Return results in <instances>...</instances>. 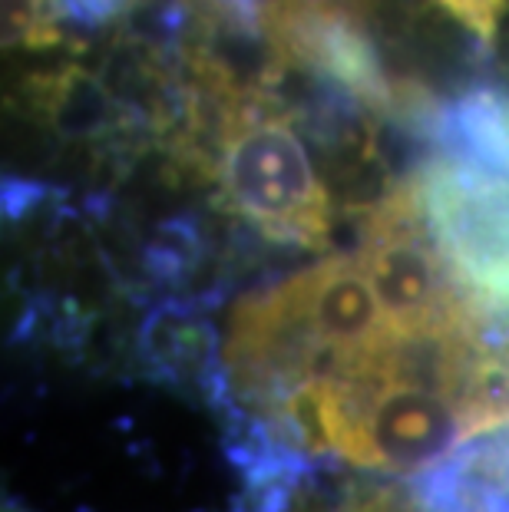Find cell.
Returning a JSON list of instances; mask_svg holds the SVG:
<instances>
[{"instance_id":"8992f818","label":"cell","mask_w":509,"mask_h":512,"mask_svg":"<svg viewBox=\"0 0 509 512\" xmlns=\"http://www.w3.org/2000/svg\"><path fill=\"white\" fill-rule=\"evenodd\" d=\"M450 129L463 156L509 176V93L500 86H476L453 106Z\"/></svg>"},{"instance_id":"5b68a950","label":"cell","mask_w":509,"mask_h":512,"mask_svg":"<svg viewBox=\"0 0 509 512\" xmlns=\"http://www.w3.org/2000/svg\"><path fill=\"white\" fill-rule=\"evenodd\" d=\"M34 103L60 133H70V136L100 133L116 116V103H113V96L106 93V86L80 67L37 76Z\"/></svg>"},{"instance_id":"9c48e42d","label":"cell","mask_w":509,"mask_h":512,"mask_svg":"<svg viewBox=\"0 0 509 512\" xmlns=\"http://www.w3.org/2000/svg\"><path fill=\"white\" fill-rule=\"evenodd\" d=\"M136 0H53L60 17H67L70 24H83V27H103L113 24L133 7Z\"/></svg>"},{"instance_id":"ba28073f","label":"cell","mask_w":509,"mask_h":512,"mask_svg":"<svg viewBox=\"0 0 509 512\" xmlns=\"http://www.w3.org/2000/svg\"><path fill=\"white\" fill-rule=\"evenodd\" d=\"M437 4L457 17L460 24H467V30H473L483 43H493L496 24H500L506 10V0H437Z\"/></svg>"},{"instance_id":"6da1fadb","label":"cell","mask_w":509,"mask_h":512,"mask_svg":"<svg viewBox=\"0 0 509 512\" xmlns=\"http://www.w3.org/2000/svg\"><path fill=\"white\" fill-rule=\"evenodd\" d=\"M219 185L225 202L272 242L324 248L331 235L328 189L295 126L252 93L225 83L219 126Z\"/></svg>"},{"instance_id":"7a4b0ae2","label":"cell","mask_w":509,"mask_h":512,"mask_svg":"<svg viewBox=\"0 0 509 512\" xmlns=\"http://www.w3.org/2000/svg\"><path fill=\"white\" fill-rule=\"evenodd\" d=\"M361 265L400 337L490 334L493 314L460 285L433 235L417 176L367 212Z\"/></svg>"},{"instance_id":"52a82bcc","label":"cell","mask_w":509,"mask_h":512,"mask_svg":"<svg viewBox=\"0 0 509 512\" xmlns=\"http://www.w3.org/2000/svg\"><path fill=\"white\" fill-rule=\"evenodd\" d=\"M4 7V47L47 50L63 40L57 27V7L53 0H0Z\"/></svg>"},{"instance_id":"277c9868","label":"cell","mask_w":509,"mask_h":512,"mask_svg":"<svg viewBox=\"0 0 509 512\" xmlns=\"http://www.w3.org/2000/svg\"><path fill=\"white\" fill-rule=\"evenodd\" d=\"M278 53L328 73L367 106L394 103L377 50L351 14H298L278 43Z\"/></svg>"},{"instance_id":"30bf717a","label":"cell","mask_w":509,"mask_h":512,"mask_svg":"<svg viewBox=\"0 0 509 512\" xmlns=\"http://www.w3.org/2000/svg\"><path fill=\"white\" fill-rule=\"evenodd\" d=\"M301 14H351V0H295Z\"/></svg>"},{"instance_id":"3957f363","label":"cell","mask_w":509,"mask_h":512,"mask_svg":"<svg viewBox=\"0 0 509 512\" xmlns=\"http://www.w3.org/2000/svg\"><path fill=\"white\" fill-rule=\"evenodd\" d=\"M341 380L354 410L351 466L414 473L427 470L443 453L467 440L457 400L430 380L404 374Z\"/></svg>"}]
</instances>
